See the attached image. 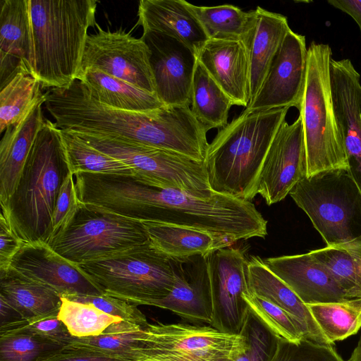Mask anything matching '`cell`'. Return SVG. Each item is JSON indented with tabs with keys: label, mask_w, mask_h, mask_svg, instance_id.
Listing matches in <instances>:
<instances>
[{
	"label": "cell",
	"mask_w": 361,
	"mask_h": 361,
	"mask_svg": "<svg viewBox=\"0 0 361 361\" xmlns=\"http://www.w3.org/2000/svg\"><path fill=\"white\" fill-rule=\"evenodd\" d=\"M45 107L60 130L106 137L164 149L204 161L207 130L190 107L164 106L146 112L105 106L79 80L45 92Z\"/></svg>",
	"instance_id": "obj_1"
},
{
	"label": "cell",
	"mask_w": 361,
	"mask_h": 361,
	"mask_svg": "<svg viewBox=\"0 0 361 361\" xmlns=\"http://www.w3.org/2000/svg\"><path fill=\"white\" fill-rule=\"evenodd\" d=\"M97 1L28 0V69L41 87L63 88L79 75L87 31L94 27Z\"/></svg>",
	"instance_id": "obj_2"
},
{
	"label": "cell",
	"mask_w": 361,
	"mask_h": 361,
	"mask_svg": "<svg viewBox=\"0 0 361 361\" xmlns=\"http://www.w3.org/2000/svg\"><path fill=\"white\" fill-rule=\"evenodd\" d=\"M289 107L243 111L209 144L204 164L211 189L251 201L264 160Z\"/></svg>",
	"instance_id": "obj_3"
},
{
	"label": "cell",
	"mask_w": 361,
	"mask_h": 361,
	"mask_svg": "<svg viewBox=\"0 0 361 361\" xmlns=\"http://www.w3.org/2000/svg\"><path fill=\"white\" fill-rule=\"evenodd\" d=\"M70 173L61 131L46 119L15 190L6 202L0 203L1 209L25 243H49L57 197Z\"/></svg>",
	"instance_id": "obj_4"
},
{
	"label": "cell",
	"mask_w": 361,
	"mask_h": 361,
	"mask_svg": "<svg viewBox=\"0 0 361 361\" xmlns=\"http://www.w3.org/2000/svg\"><path fill=\"white\" fill-rule=\"evenodd\" d=\"M331 49L312 42L307 49V73L300 114L303 126L307 176L336 169H348L339 134L330 80Z\"/></svg>",
	"instance_id": "obj_5"
},
{
	"label": "cell",
	"mask_w": 361,
	"mask_h": 361,
	"mask_svg": "<svg viewBox=\"0 0 361 361\" xmlns=\"http://www.w3.org/2000/svg\"><path fill=\"white\" fill-rule=\"evenodd\" d=\"M78 266L103 293L136 305L166 298L174 286L171 259L149 240Z\"/></svg>",
	"instance_id": "obj_6"
},
{
	"label": "cell",
	"mask_w": 361,
	"mask_h": 361,
	"mask_svg": "<svg viewBox=\"0 0 361 361\" xmlns=\"http://www.w3.org/2000/svg\"><path fill=\"white\" fill-rule=\"evenodd\" d=\"M326 246L361 238V193L348 170L305 177L289 192Z\"/></svg>",
	"instance_id": "obj_7"
},
{
	"label": "cell",
	"mask_w": 361,
	"mask_h": 361,
	"mask_svg": "<svg viewBox=\"0 0 361 361\" xmlns=\"http://www.w3.org/2000/svg\"><path fill=\"white\" fill-rule=\"evenodd\" d=\"M142 221L79 201L71 221L47 243L79 265L148 242Z\"/></svg>",
	"instance_id": "obj_8"
},
{
	"label": "cell",
	"mask_w": 361,
	"mask_h": 361,
	"mask_svg": "<svg viewBox=\"0 0 361 361\" xmlns=\"http://www.w3.org/2000/svg\"><path fill=\"white\" fill-rule=\"evenodd\" d=\"M72 133L98 150L121 161L135 176L156 187L181 190L200 198H209L215 193L209 185L204 162L119 139Z\"/></svg>",
	"instance_id": "obj_9"
},
{
	"label": "cell",
	"mask_w": 361,
	"mask_h": 361,
	"mask_svg": "<svg viewBox=\"0 0 361 361\" xmlns=\"http://www.w3.org/2000/svg\"><path fill=\"white\" fill-rule=\"evenodd\" d=\"M246 345L244 336L210 325L149 323L145 326L144 361H211L234 355Z\"/></svg>",
	"instance_id": "obj_10"
},
{
	"label": "cell",
	"mask_w": 361,
	"mask_h": 361,
	"mask_svg": "<svg viewBox=\"0 0 361 361\" xmlns=\"http://www.w3.org/2000/svg\"><path fill=\"white\" fill-rule=\"evenodd\" d=\"M96 26L97 31L87 37L80 73L98 69L155 94L150 50L144 39L121 28L111 31Z\"/></svg>",
	"instance_id": "obj_11"
},
{
	"label": "cell",
	"mask_w": 361,
	"mask_h": 361,
	"mask_svg": "<svg viewBox=\"0 0 361 361\" xmlns=\"http://www.w3.org/2000/svg\"><path fill=\"white\" fill-rule=\"evenodd\" d=\"M210 280L212 315L210 326L228 334H240L249 307L247 259L240 248L228 247L206 256Z\"/></svg>",
	"instance_id": "obj_12"
},
{
	"label": "cell",
	"mask_w": 361,
	"mask_h": 361,
	"mask_svg": "<svg viewBox=\"0 0 361 361\" xmlns=\"http://www.w3.org/2000/svg\"><path fill=\"white\" fill-rule=\"evenodd\" d=\"M307 58L305 37L290 29L259 91L245 111H259L293 106L299 111L305 85Z\"/></svg>",
	"instance_id": "obj_13"
},
{
	"label": "cell",
	"mask_w": 361,
	"mask_h": 361,
	"mask_svg": "<svg viewBox=\"0 0 361 361\" xmlns=\"http://www.w3.org/2000/svg\"><path fill=\"white\" fill-rule=\"evenodd\" d=\"M307 176V158L300 115L291 124L285 120L269 147L260 170L257 194L268 205L283 200Z\"/></svg>",
	"instance_id": "obj_14"
},
{
	"label": "cell",
	"mask_w": 361,
	"mask_h": 361,
	"mask_svg": "<svg viewBox=\"0 0 361 361\" xmlns=\"http://www.w3.org/2000/svg\"><path fill=\"white\" fill-rule=\"evenodd\" d=\"M150 50L155 94L166 106L190 107L191 87L197 56L186 45L158 32L141 37Z\"/></svg>",
	"instance_id": "obj_15"
},
{
	"label": "cell",
	"mask_w": 361,
	"mask_h": 361,
	"mask_svg": "<svg viewBox=\"0 0 361 361\" xmlns=\"http://www.w3.org/2000/svg\"><path fill=\"white\" fill-rule=\"evenodd\" d=\"M10 267L51 288L62 298L103 293L78 265L59 255L46 243H24Z\"/></svg>",
	"instance_id": "obj_16"
},
{
	"label": "cell",
	"mask_w": 361,
	"mask_h": 361,
	"mask_svg": "<svg viewBox=\"0 0 361 361\" xmlns=\"http://www.w3.org/2000/svg\"><path fill=\"white\" fill-rule=\"evenodd\" d=\"M171 259L175 276L172 290L150 306L170 310L193 324L210 325L212 300L206 256Z\"/></svg>",
	"instance_id": "obj_17"
},
{
	"label": "cell",
	"mask_w": 361,
	"mask_h": 361,
	"mask_svg": "<svg viewBox=\"0 0 361 361\" xmlns=\"http://www.w3.org/2000/svg\"><path fill=\"white\" fill-rule=\"evenodd\" d=\"M262 260L306 305L353 299L310 252Z\"/></svg>",
	"instance_id": "obj_18"
},
{
	"label": "cell",
	"mask_w": 361,
	"mask_h": 361,
	"mask_svg": "<svg viewBox=\"0 0 361 361\" xmlns=\"http://www.w3.org/2000/svg\"><path fill=\"white\" fill-rule=\"evenodd\" d=\"M197 59L231 99L233 105L250 102V63L246 45L240 40L209 39Z\"/></svg>",
	"instance_id": "obj_19"
},
{
	"label": "cell",
	"mask_w": 361,
	"mask_h": 361,
	"mask_svg": "<svg viewBox=\"0 0 361 361\" xmlns=\"http://www.w3.org/2000/svg\"><path fill=\"white\" fill-rule=\"evenodd\" d=\"M137 25L143 32H158L186 45L197 56L209 39L199 20L184 0H141Z\"/></svg>",
	"instance_id": "obj_20"
},
{
	"label": "cell",
	"mask_w": 361,
	"mask_h": 361,
	"mask_svg": "<svg viewBox=\"0 0 361 361\" xmlns=\"http://www.w3.org/2000/svg\"><path fill=\"white\" fill-rule=\"evenodd\" d=\"M46 94L18 123L5 130L0 142V203L13 194L46 118L42 106Z\"/></svg>",
	"instance_id": "obj_21"
},
{
	"label": "cell",
	"mask_w": 361,
	"mask_h": 361,
	"mask_svg": "<svg viewBox=\"0 0 361 361\" xmlns=\"http://www.w3.org/2000/svg\"><path fill=\"white\" fill-rule=\"evenodd\" d=\"M246 277L249 294L264 298L288 313L300 326L305 338L333 345L319 329L307 305L259 257L247 260Z\"/></svg>",
	"instance_id": "obj_22"
},
{
	"label": "cell",
	"mask_w": 361,
	"mask_h": 361,
	"mask_svg": "<svg viewBox=\"0 0 361 361\" xmlns=\"http://www.w3.org/2000/svg\"><path fill=\"white\" fill-rule=\"evenodd\" d=\"M142 223L152 245L170 259L205 257L234 243L222 236L192 228L153 221Z\"/></svg>",
	"instance_id": "obj_23"
},
{
	"label": "cell",
	"mask_w": 361,
	"mask_h": 361,
	"mask_svg": "<svg viewBox=\"0 0 361 361\" xmlns=\"http://www.w3.org/2000/svg\"><path fill=\"white\" fill-rule=\"evenodd\" d=\"M255 10L256 26L247 47L250 102L259 91L274 56L290 30L285 16L269 11L260 6Z\"/></svg>",
	"instance_id": "obj_24"
},
{
	"label": "cell",
	"mask_w": 361,
	"mask_h": 361,
	"mask_svg": "<svg viewBox=\"0 0 361 361\" xmlns=\"http://www.w3.org/2000/svg\"><path fill=\"white\" fill-rule=\"evenodd\" d=\"M0 298L24 320L58 314L61 296L51 288L32 280L10 267L0 270Z\"/></svg>",
	"instance_id": "obj_25"
},
{
	"label": "cell",
	"mask_w": 361,
	"mask_h": 361,
	"mask_svg": "<svg viewBox=\"0 0 361 361\" xmlns=\"http://www.w3.org/2000/svg\"><path fill=\"white\" fill-rule=\"evenodd\" d=\"M77 79L85 86L93 99L111 108L146 112L165 106L155 94L146 92L98 69L92 68L81 72Z\"/></svg>",
	"instance_id": "obj_26"
},
{
	"label": "cell",
	"mask_w": 361,
	"mask_h": 361,
	"mask_svg": "<svg viewBox=\"0 0 361 361\" xmlns=\"http://www.w3.org/2000/svg\"><path fill=\"white\" fill-rule=\"evenodd\" d=\"M187 6L209 39L240 40L248 47L256 26V10L245 12L231 4L202 6L188 1Z\"/></svg>",
	"instance_id": "obj_27"
},
{
	"label": "cell",
	"mask_w": 361,
	"mask_h": 361,
	"mask_svg": "<svg viewBox=\"0 0 361 361\" xmlns=\"http://www.w3.org/2000/svg\"><path fill=\"white\" fill-rule=\"evenodd\" d=\"M233 103L197 59L191 87L190 109L209 131L228 124Z\"/></svg>",
	"instance_id": "obj_28"
},
{
	"label": "cell",
	"mask_w": 361,
	"mask_h": 361,
	"mask_svg": "<svg viewBox=\"0 0 361 361\" xmlns=\"http://www.w3.org/2000/svg\"><path fill=\"white\" fill-rule=\"evenodd\" d=\"M68 345L110 354L133 361H144L145 326L121 321L100 335L73 336Z\"/></svg>",
	"instance_id": "obj_29"
},
{
	"label": "cell",
	"mask_w": 361,
	"mask_h": 361,
	"mask_svg": "<svg viewBox=\"0 0 361 361\" xmlns=\"http://www.w3.org/2000/svg\"><path fill=\"white\" fill-rule=\"evenodd\" d=\"M41 87L40 82L23 65L0 88V133L20 121L44 97Z\"/></svg>",
	"instance_id": "obj_30"
},
{
	"label": "cell",
	"mask_w": 361,
	"mask_h": 361,
	"mask_svg": "<svg viewBox=\"0 0 361 361\" xmlns=\"http://www.w3.org/2000/svg\"><path fill=\"white\" fill-rule=\"evenodd\" d=\"M310 253L353 298H361V238Z\"/></svg>",
	"instance_id": "obj_31"
},
{
	"label": "cell",
	"mask_w": 361,
	"mask_h": 361,
	"mask_svg": "<svg viewBox=\"0 0 361 361\" xmlns=\"http://www.w3.org/2000/svg\"><path fill=\"white\" fill-rule=\"evenodd\" d=\"M307 306L331 344L357 334L361 328V298Z\"/></svg>",
	"instance_id": "obj_32"
},
{
	"label": "cell",
	"mask_w": 361,
	"mask_h": 361,
	"mask_svg": "<svg viewBox=\"0 0 361 361\" xmlns=\"http://www.w3.org/2000/svg\"><path fill=\"white\" fill-rule=\"evenodd\" d=\"M0 5V51L16 56L27 66L30 45L28 0H1Z\"/></svg>",
	"instance_id": "obj_33"
},
{
	"label": "cell",
	"mask_w": 361,
	"mask_h": 361,
	"mask_svg": "<svg viewBox=\"0 0 361 361\" xmlns=\"http://www.w3.org/2000/svg\"><path fill=\"white\" fill-rule=\"evenodd\" d=\"M61 131L70 171L73 175L80 172L135 175L121 161L98 150L71 131Z\"/></svg>",
	"instance_id": "obj_34"
},
{
	"label": "cell",
	"mask_w": 361,
	"mask_h": 361,
	"mask_svg": "<svg viewBox=\"0 0 361 361\" xmlns=\"http://www.w3.org/2000/svg\"><path fill=\"white\" fill-rule=\"evenodd\" d=\"M58 313L74 337H87L102 334L111 324L123 321L108 314L92 304L73 301L62 298Z\"/></svg>",
	"instance_id": "obj_35"
},
{
	"label": "cell",
	"mask_w": 361,
	"mask_h": 361,
	"mask_svg": "<svg viewBox=\"0 0 361 361\" xmlns=\"http://www.w3.org/2000/svg\"><path fill=\"white\" fill-rule=\"evenodd\" d=\"M62 347L26 331L0 333V361H38Z\"/></svg>",
	"instance_id": "obj_36"
},
{
	"label": "cell",
	"mask_w": 361,
	"mask_h": 361,
	"mask_svg": "<svg viewBox=\"0 0 361 361\" xmlns=\"http://www.w3.org/2000/svg\"><path fill=\"white\" fill-rule=\"evenodd\" d=\"M240 334L246 345L231 361H271L279 338L250 308Z\"/></svg>",
	"instance_id": "obj_37"
},
{
	"label": "cell",
	"mask_w": 361,
	"mask_h": 361,
	"mask_svg": "<svg viewBox=\"0 0 361 361\" xmlns=\"http://www.w3.org/2000/svg\"><path fill=\"white\" fill-rule=\"evenodd\" d=\"M244 299L250 310L279 338L297 343L305 338L300 326L286 311L270 301L251 294Z\"/></svg>",
	"instance_id": "obj_38"
},
{
	"label": "cell",
	"mask_w": 361,
	"mask_h": 361,
	"mask_svg": "<svg viewBox=\"0 0 361 361\" xmlns=\"http://www.w3.org/2000/svg\"><path fill=\"white\" fill-rule=\"evenodd\" d=\"M271 361H344L335 345L314 343L306 338L290 342L279 338Z\"/></svg>",
	"instance_id": "obj_39"
},
{
	"label": "cell",
	"mask_w": 361,
	"mask_h": 361,
	"mask_svg": "<svg viewBox=\"0 0 361 361\" xmlns=\"http://www.w3.org/2000/svg\"><path fill=\"white\" fill-rule=\"evenodd\" d=\"M8 331H23L39 336L59 345H68L73 336L58 314L44 315L23 320L14 325L0 329V333Z\"/></svg>",
	"instance_id": "obj_40"
},
{
	"label": "cell",
	"mask_w": 361,
	"mask_h": 361,
	"mask_svg": "<svg viewBox=\"0 0 361 361\" xmlns=\"http://www.w3.org/2000/svg\"><path fill=\"white\" fill-rule=\"evenodd\" d=\"M68 300L90 303L111 316L117 317L123 321L145 326L149 323L145 315L136 305L118 299L106 294L73 295L65 298Z\"/></svg>",
	"instance_id": "obj_41"
},
{
	"label": "cell",
	"mask_w": 361,
	"mask_h": 361,
	"mask_svg": "<svg viewBox=\"0 0 361 361\" xmlns=\"http://www.w3.org/2000/svg\"><path fill=\"white\" fill-rule=\"evenodd\" d=\"M78 204L73 174L70 173L65 178L57 197L52 216L51 237L71 221Z\"/></svg>",
	"instance_id": "obj_42"
},
{
	"label": "cell",
	"mask_w": 361,
	"mask_h": 361,
	"mask_svg": "<svg viewBox=\"0 0 361 361\" xmlns=\"http://www.w3.org/2000/svg\"><path fill=\"white\" fill-rule=\"evenodd\" d=\"M38 361H133L87 348L66 345Z\"/></svg>",
	"instance_id": "obj_43"
},
{
	"label": "cell",
	"mask_w": 361,
	"mask_h": 361,
	"mask_svg": "<svg viewBox=\"0 0 361 361\" xmlns=\"http://www.w3.org/2000/svg\"><path fill=\"white\" fill-rule=\"evenodd\" d=\"M0 270H5L10 267L12 259L25 243L13 230L3 209L0 215Z\"/></svg>",
	"instance_id": "obj_44"
},
{
	"label": "cell",
	"mask_w": 361,
	"mask_h": 361,
	"mask_svg": "<svg viewBox=\"0 0 361 361\" xmlns=\"http://www.w3.org/2000/svg\"><path fill=\"white\" fill-rule=\"evenodd\" d=\"M23 65L26 64L16 56L0 51V88L3 87Z\"/></svg>",
	"instance_id": "obj_45"
},
{
	"label": "cell",
	"mask_w": 361,
	"mask_h": 361,
	"mask_svg": "<svg viewBox=\"0 0 361 361\" xmlns=\"http://www.w3.org/2000/svg\"><path fill=\"white\" fill-rule=\"evenodd\" d=\"M327 2L350 16L358 25L361 32V1L328 0Z\"/></svg>",
	"instance_id": "obj_46"
},
{
	"label": "cell",
	"mask_w": 361,
	"mask_h": 361,
	"mask_svg": "<svg viewBox=\"0 0 361 361\" xmlns=\"http://www.w3.org/2000/svg\"><path fill=\"white\" fill-rule=\"evenodd\" d=\"M0 307V329L24 320L18 312L1 298Z\"/></svg>",
	"instance_id": "obj_47"
},
{
	"label": "cell",
	"mask_w": 361,
	"mask_h": 361,
	"mask_svg": "<svg viewBox=\"0 0 361 361\" xmlns=\"http://www.w3.org/2000/svg\"><path fill=\"white\" fill-rule=\"evenodd\" d=\"M347 361H361V335L356 347Z\"/></svg>",
	"instance_id": "obj_48"
},
{
	"label": "cell",
	"mask_w": 361,
	"mask_h": 361,
	"mask_svg": "<svg viewBox=\"0 0 361 361\" xmlns=\"http://www.w3.org/2000/svg\"><path fill=\"white\" fill-rule=\"evenodd\" d=\"M237 354V353H236ZM236 354H234V355H222V356H220V357H216L213 360H212L211 361H231L232 360V358L233 357L236 355Z\"/></svg>",
	"instance_id": "obj_49"
}]
</instances>
